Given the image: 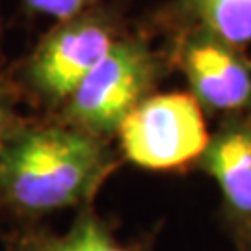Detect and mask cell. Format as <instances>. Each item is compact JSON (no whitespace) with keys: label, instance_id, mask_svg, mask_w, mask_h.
I'll list each match as a JSON object with an SVG mask.
<instances>
[{"label":"cell","instance_id":"obj_1","mask_svg":"<svg viewBox=\"0 0 251 251\" xmlns=\"http://www.w3.org/2000/svg\"><path fill=\"white\" fill-rule=\"evenodd\" d=\"M112 170L102 138L67 123H21L0 152V205L25 218L82 205Z\"/></svg>","mask_w":251,"mask_h":251},{"label":"cell","instance_id":"obj_2","mask_svg":"<svg viewBox=\"0 0 251 251\" xmlns=\"http://www.w3.org/2000/svg\"><path fill=\"white\" fill-rule=\"evenodd\" d=\"M158 60L142 39H117L63 102V123L102 138L116 134L158 78Z\"/></svg>","mask_w":251,"mask_h":251},{"label":"cell","instance_id":"obj_3","mask_svg":"<svg viewBox=\"0 0 251 251\" xmlns=\"http://www.w3.org/2000/svg\"><path fill=\"white\" fill-rule=\"evenodd\" d=\"M116 134L126 160L158 171L198 162L210 140L201 106L190 93L145 97Z\"/></svg>","mask_w":251,"mask_h":251},{"label":"cell","instance_id":"obj_4","mask_svg":"<svg viewBox=\"0 0 251 251\" xmlns=\"http://www.w3.org/2000/svg\"><path fill=\"white\" fill-rule=\"evenodd\" d=\"M117 41L110 19L82 13L49 32L30 56L25 76L49 104H63Z\"/></svg>","mask_w":251,"mask_h":251},{"label":"cell","instance_id":"obj_5","mask_svg":"<svg viewBox=\"0 0 251 251\" xmlns=\"http://www.w3.org/2000/svg\"><path fill=\"white\" fill-rule=\"evenodd\" d=\"M177 63L190 95L208 112L251 116V62L244 49L201 26H192L179 43Z\"/></svg>","mask_w":251,"mask_h":251},{"label":"cell","instance_id":"obj_6","mask_svg":"<svg viewBox=\"0 0 251 251\" xmlns=\"http://www.w3.org/2000/svg\"><path fill=\"white\" fill-rule=\"evenodd\" d=\"M198 166L218 182L231 220L246 229L251 224V116L229 117Z\"/></svg>","mask_w":251,"mask_h":251},{"label":"cell","instance_id":"obj_7","mask_svg":"<svg viewBox=\"0 0 251 251\" xmlns=\"http://www.w3.org/2000/svg\"><path fill=\"white\" fill-rule=\"evenodd\" d=\"M6 251H130L117 242L112 231L90 208H84L65 234L19 233L9 238Z\"/></svg>","mask_w":251,"mask_h":251},{"label":"cell","instance_id":"obj_8","mask_svg":"<svg viewBox=\"0 0 251 251\" xmlns=\"http://www.w3.org/2000/svg\"><path fill=\"white\" fill-rule=\"evenodd\" d=\"M180 6L194 26L238 49L251 45V0H180Z\"/></svg>","mask_w":251,"mask_h":251},{"label":"cell","instance_id":"obj_9","mask_svg":"<svg viewBox=\"0 0 251 251\" xmlns=\"http://www.w3.org/2000/svg\"><path fill=\"white\" fill-rule=\"evenodd\" d=\"M97 0H25V6L34 13H41L56 21H69L86 13Z\"/></svg>","mask_w":251,"mask_h":251},{"label":"cell","instance_id":"obj_10","mask_svg":"<svg viewBox=\"0 0 251 251\" xmlns=\"http://www.w3.org/2000/svg\"><path fill=\"white\" fill-rule=\"evenodd\" d=\"M21 125L17 116L13 114V104L9 100L6 90L0 88V152L4 149V145L8 142L11 132Z\"/></svg>","mask_w":251,"mask_h":251},{"label":"cell","instance_id":"obj_11","mask_svg":"<svg viewBox=\"0 0 251 251\" xmlns=\"http://www.w3.org/2000/svg\"><path fill=\"white\" fill-rule=\"evenodd\" d=\"M244 231H246V251H251V224Z\"/></svg>","mask_w":251,"mask_h":251}]
</instances>
